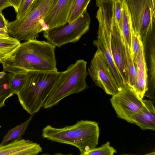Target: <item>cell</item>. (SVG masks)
I'll list each match as a JSON object with an SVG mask.
<instances>
[{"label": "cell", "mask_w": 155, "mask_h": 155, "mask_svg": "<svg viewBox=\"0 0 155 155\" xmlns=\"http://www.w3.org/2000/svg\"><path fill=\"white\" fill-rule=\"evenodd\" d=\"M60 72L29 71L26 73L23 86L16 94L20 104L28 113L34 114L43 107Z\"/></svg>", "instance_id": "3957f363"}, {"label": "cell", "mask_w": 155, "mask_h": 155, "mask_svg": "<svg viewBox=\"0 0 155 155\" xmlns=\"http://www.w3.org/2000/svg\"><path fill=\"white\" fill-rule=\"evenodd\" d=\"M143 99L138 97L132 88L126 84L112 95L110 101L117 117L131 123V116L143 106Z\"/></svg>", "instance_id": "9c48e42d"}, {"label": "cell", "mask_w": 155, "mask_h": 155, "mask_svg": "<svg viewBox=\"0 0 155 155\" xmlns=\"http://www.w3.org/2000/svg\"><path fill=\"white\" fill-rule=\"evenodd\" d=\"M8 22L2 13V11H0V38L6 37L10 36L7 28Z\"/></svg>", "instance_id": "4316f807"}, {"label": "cell", "mask_w": 155, "mask_h": 155, "mask_svg": "<svg viewBox=\"0 0 155 155\" xmlns=\"http://www.w3.org/2000/svg\"><path fill=\"white\" fill-rule=\"evenodd\" d=\"M99 134L98 123L81 120L61 128L48 125L42 129V136L51 141L74 146L79 151H87L97 145Z\"/></svg>", "instance_id": "7a4b0ae2"}, {"label": "cell", "mask_w": 155, "mask_h": 155, "mask_svg": "<svg viewBox=\"0 0 155 155\" xmlns=\"http://www.w3.org/2000/svg\"><path fill=\"white\" fill-rule=\"evenodd\" d=\"M122 0H114V12L116 19L120 30L122 21Z\"/></svg>", "instance_id": "d4e9b609"}, {"label": "cell", "mask_w": 155, "mask_h": 155, "mask_svg": "<svg viewBox=\"0 0 155 155\" xmlns=\"http://www.w3.org/2000/svg\"><path fill=\"white\" fill-rule=\"evenodd\" d=\"M153 5L154 8H155V0H152Z\"/></svg>", "instance_id": "1f68e13d"}, {"label": "cell", "mask_w": 155, "mask_h": 155, "mask_svg": "<svg viewBox=\"0 0 155 155\" xmlns=\"http://www.w3.org/2000/svg\"><path fill=\"white\" fill-rule=\"evenodd\" d=\"M141 108L133 115L131 123L139 126L142 130H155V109L153 102L150 99H143Z\"/></svg>", "instance_id": "5bb4252c"}, {"label": "cell", "mask_w": 155, "mask_h": 155, "mask_svg": "<svg viewBox=\"0 0 155 155\" xmlns=\"http://www.w3.org/2000/svg\"><path fill=\"white\" fill-rule=\"evenodd\" d=\"M87 65L86 61L78 60L68 66L66 70L60 72L46 98L43 108H51L66 97L87 88L86 78L88 74Z\"/></svg>", "instance_id": "5b68a950"}, {"label": "cell", "mask_w": 155, "mask_h": 155, "mask_svg": "<svg viewBox=\"0 0 155 155\" xmlns=\"http://www.w3.org/2000/svg\"><path fill=\"white\" fill-rule=\"evenodd\" d=\"M142 45L141 36L133 29L131 24L130 48L135 62L137 54Z\"/></svg>", "instance_id": "603a6c76"}, {"label": "cell", "mask_w": 155, "mask_h": 155, "mask_svg": "<svg viewBox=\"0 0 155 155\" xmlns=\"http://www.w3.org/2000/svg\"><path fill=\"white\" fill-rule=\"evenodd\" d=\"M88 74L95 84L107 94L113 95L121 88L117 82L104 55L97 49L88 68Z\"/></svg>", "instance_id": "ba28073f"}, {"label": "cell", "mask_w": 155, "mask_h": 155, "mask_svg": "<svg viewBox=\"0 0 155 155\" xmlns=\"http://www.w3.org/2000/svg\"><path fill=\"white\" fill-rule=\"evenodd\" d=\"M128 80L127 84L133 90L136 84L137 69L130 47L125 43Z\"/></svg>", "instance_id": "ac0fdd59"}, {"label": "cell", "mask_w": 155, "mask_h": 155, "mask_svg": "<svg viewBox=\"0 0 155 155\" xmlns=\"http://www.w3.org/2000/svg\"><path fill=\"white\" fill-rule=\"evenodd\" d=\"M155 30L149 31L142 38L145 62L147 69V89L144 96L155 100Z\"/></svg>", "instance_id": "8fae6325"}, {"label": "cell", "mask_w": 155, "mask_h": 155, "mask_svg": "<svg viewBox=\"0 0 155 155\" xmlns=\"http://www.w3.org/2000/svg\"><path fill=\"white\" fill-rule=\"evenodd\" d=\"M68 23L44 31L43 36L47 41L60 48L78 41L89 28L90 18L87 9L78 18Z\"/></svg>", "instance_id": "8992f818"}, {"label": "cell", "mask_w": 155, "mask_h": 155, "mask_svg": "<svg viewBox=\"0 0 155 155\" xmlns=\"http://www.w3.org/2000/svg\"><path fill=\"white\" fill-rule=\"evenodd\" d=\"M20 44V41L10 36L0 38V64H2Z\"/></svg>", "instance_id": "2e32d148"}, {"label": "cell", "mask_w": 155, "mask_h": 155, "mask_svg": "<svg viewBox=\"0 0 155 155\" xmlns=\"http://www.w3.org/2000/svg\"><path fill=\"white\" fill-rule=\"evenodd\" d=\"M91 0H75L69 17L68 23H71L79 17L87 9Z\"/></svg>", "instance_id": "7402d4cb"}, {"label": "cell", "mask_w": 155, "mask_h": 155, "mask_svg": "<svg viewBox=\"0 0 155 155\" xmlns=\"http://www.w3.org/2000/svg\"><path fill=\"white\" fill-rule=\"evenodd\" d=\"M146 154L150 155H154L155 154V151H153V152H152L149 153H147Z\"/></svg>", "instance_id": "4dcf8cb0"}, {"label": "cell", "mask_w": 155, "mask_h": 155, "mask_svg": "<svg viewBox=\"0 0 155 155\" xmlns=\"http://www.w3.org/2000/svg\"><path fill=\"white\" fill-rule=\"evenodd\" d=\"M26 77V74H13L10 81V86L15 94H16L22 88Z\"/></svg>", "instance_id": "cb8c5ba5"}, {"label": "cell", "mask_w": 155, "mask_h": 155, "mask_svg": "<svg viewBox=\"0 0 155 155\" xmlns=\"http://www.w3.org/2000/svg\"><path fill=\"white\" fill-rule=\"evenodd\" d=\"M13 73L8 72L0 79V108L5 106L6 100L15 94L11 89L10 81Z\"/></svg>", "instance_id": "d6986e66"}, {"label": "cell", "mask_w": 155, "mask_h": 155, "mask_svg": "<svg viewBox=\"0 0 155 155\" xmlns=\"http://www.w3.org/2000/svg\"><path fill=\"white\" fill-rule=\"evenodd\" d=\"M80 152V155H113L117 153V150L108 141L101 147L87 151L81 150Z\"/></svg>", "instance_id": "44dd1931"}, {"label": "cell", "mask_w": 155, "mask_h": 155, "mask_svg": "<svg viewBox=\"0 0 155 155\" xmlns=\"http://www.w3.org/2000/svg\"><path fill=\"white\" fill-rule=\"evenodd\" d=\"M9 7H12L10 0H0V11Z\"/></svg>", "instance_id": "83f0119b"}, {"label": "cell", "mask_w": 155, "mask_h": 155, "mask_svg": "<svg viewBox=\"0 0 155 155\" xmlns=\"http://www.w3.org/2000/svg\"><path fill=\"white\" fill-rule=\"evenodd\" d=\"M110 46L114 61L121 75L124 84H127L128 76L125 43L117 21L114 23L112 30Z\"/></svg>", "instance_id": "30bf717a"}, {"label": "cell", "mask_w": 155, "mask_h": 155, "mask_svg": "<svg viewBox=\"0 0 155 155\" xmlns=\"http://www.w3.org/2000/svg\"><path fill=\"white\" fill-rule=\"evenodd\" d=\"M135 63L137 69V79L134 90L138 97L143 99L147 89V69L145 62L143 45L137 54Z\"/></svg>", "instance_id": "9a60e30c"}, {"label": "cell", "mask_w": 155, "mask_h": 155, "mask_svg": "<svg viewBox=\"0 0 155 155\" xmlns=\"http://www.w3.org/2000/svg\"><path fill=\"white\" fill-rule=\"evenodd\" d=\"M56 47L36 39L20 43L2 64L5 71L26 74L29 71H58Z\"/></svg>", "instance_id": "6da1fadb"}, {"label": "cell", "mask_w": 155, "mask_h": 155, "mask_svg": "<svg viewBox=\"0 0 155 155\" xmlns=\"http://www.w3.org/2000/svg\"><path fill=\"white\" fill-rule=\"evenodd\" d=\"M133 29L142 38L149 31L155 29V8L152 0H124Z\"/></svg>", "instance_id": "52a82bcc"}, {"label": "cell", "mask_w": 155, "mask_h": 155, "mask_svg": "<svg viewBox=\"0 0 155 155\" xmlns=\"http://www.w3.org/2000/svg\"><path fill=\"white\" fill-rule=\"evenodd\" d=\"M34 0H23L16 13V19H20L26 14L30 6Z\"/></svg>", "instance_id": "484cf974"}, {"label": "cell", "mask_w": 155, "mask_h": 155, "mask_svg": "<svg viewBox=\"0 0 155 155\" xmlns=\"http://www.w3.org/2000/svg\"><path fill=\"white\" fill-rule=\"evenodd\" d=\"M75 0H58L44 19L48 29L64 25L68 22Z\"/></svg>", "instance_id": "7c38bea8"}, {"label": "cell", "mask_w": 155, "mask_h": 155, "mask_svg": "<svg viewBox=\"0 0 155 155\" xmlns=\"http://www.w3.org/2000/svg\"><path fill=\"white\" fill-rule=\"evenodd\" d=\"M58 0H34L23 18L8 22L9 35L19 41L36 39L40 32L48 29L44 19Z\"/></svg>", "instance_id": "277c9868"}, {"label": "cell", "mask_w": 155, "mask_h": 155, "mask_svg": "<svg viewBox=\"0 0 155 155\" xmlns=\"http://www.w3.org/2000/svg\"><path fill=\"white\" fill-rule=\"evenodd\" d=\"M122 21L120 30L125 43L130 47L131 22L127 5L124 0H122Z\"/></svg>", "instance_id": "ffe728a7"}, {"label": "cell", "mask_w": 155, "mask_h": 155, "mask_svg": "<svg viewBox=\"0 0 155 155\" xmlns=\"http://www.w3.org/2000/svg\"><path fill=\"white\" fill-rule=\"evenodd\" d=\"M6 73H7L4 70L2 71H0V79L3 77L6 74Z\"/></svg>", "instance_id": "f546056e"}, {"label": "cell", "mask_w": 155, "mask_h": 155, "mask_svg": "<svg viewBox=\"0 0 155 155\" xmlns=\"http://www.w3.org/2000/svg\"><path fill=\"white\" fill-rule=\"evenodd\" d=\"M34 114L31 115L25 121L10 130L4 136L0 145L7 144L11 140L19 139L25 132L31 121Z\"/></svg>", "instance_id": "e0dca14e"}, {"label": "cell", "mask_w": 155, "mask_h": 155, "mask_svg": "<svg viewBox=\"0 0 155 155\" xmlns=\"http://www.w3.org/2000/svg\"><path fill=\"white\" fill-rule=\"evenodd\" d=\"M42 152L39 144L28 140H17L0 145V155H36Z\"/></svg>", "instance_id": "4fadbf2b"}, {"label": "cell", "mask_w": 155, "mask_h": 155, "mask_svg": "<svg viewBox=\"0 0 155 155\" xmlns=\"http://www.w3.org/2000/svg\"><path fill=\"white\" fill-rule=\"evenodd\" d=\"M23 0H10L15 12H17L19 7Z\"/></svg>", "instance_id": "f1b7e54d"}]
</instances>
